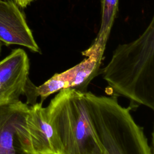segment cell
Segmentation results:
<instances>
[{
	"label": "cell",
	"instance_id": "obj_1",
	"mask_svg": "<svg viewBox=\"0 0 154 154\" xmlns=\"http://www.w3.org/2000/svg\"><path fill=\"white\" fill-rule=\"evenodd\" d=\"M112 95L130 101L128 108L141 105L154 109V19L135 40L119 45L102 69Z\"/></svg>",
	"mask_w": 154,
	"mask_h": 154
},
{
	"label": "cell",
	"instance_id": "obj_6",
	"mask_svg": "<svg viewBox=\"0 0 154 154\" xmlns=\"http://www.w3.org/2000/svg\"><path fill=\"white\" fill-rule=\"evenodd\" d=\"M29 61L25 51L16 49L0 61V105L19 100L29 79Z\"/></svg>",
	"mask_w": 154,
	"mask_h": 154
},
{
	"label": "cell",
	"instance_id": "obj_11",
	"mask_svg": "<svg viewBox=\"0 0 154 154\" xmlns=\"http://www.w3.org/2000/svg\"><path fill=\"white\" fill-rule=\"evenodd\" d=\"M2 42L0 41V53H1V48H2Z\"/></svg>",
	"mask_w": 154,
	"mask_h": 154
},
{
	"label": "cell",
	"instance_id": "obj_5",
	"mask_svg": "<svg viewBox=\"0 0 154 154\" xmlns=\"http://www.w3.org/2000/svg\"><path fill=\"white\" fill-rule=\"evenodd\" d=\"M28 109L20 100L0 105V154H35L26 125Z\"/></svg>",
	"mask_w": 154,
	"mask_h": 154
},
{
	"label": "cell",
	"instance_id": "obj_9",
	"mask_svg": "<svg viewBox=\"0 0 154 154\" xmlns=\"http://www.w3.org/2000/svg\"><path fill=\"white\" fill-rule=\"evenodd\" d=\"M119 0H101V23L94 42L106 47L118 10Z\"/></svg>",
	"mask_w": 154,
	"mask_h": 154
},
{
	"label": "cell",
	"instance_id": "obj_7",
	"mask_svg": "<svg viewBox=\"0 0 154 154\" xmlns=\"http://www.w3.org/2000/svg\"><path fill=\"white\" fill-rule=\"evenodd\" d=\"M0 41L6 45H17L41 53L24 14L13 0H0Z\"/></svg>",
	"mask_w": 154,
	"mask_h": 154
},
{
	"label": "cell",
	"instance_id": "obj_10",
	"mask_svg": "<svg viewBox=\"0 0 154 154\" xmlns=\"http://www.w3.org/2000/svg\"><path fill=\"white\" fill-rule=\"evenodd\" d=\"M35 0H13V1L20 8H25Z\"/></svg>",
	"mask_w": 154,
	"mask_h": 154
},
{
	"label": "cell",
	"instance_id": "obj_2",
	"mask_svg": "<svg viewBox=\"0 0 154 154\" xmlns=\"http://www.w3.org/2000/svg\"><path fill=\"white\" fill-rule=\"evenodd\" d=\"M46 108L57 154H106L90 121L85 93L61 90Z\"/></svg>",
	"mask_w": 154,
	"mask_h": 154
},
{
	"label": "cell",
	"instance_id": "obj_8",
	"mask_svg": "<svg viewBox=\"0 0 154 154\" xmlns=\"http://www.w3.org/2000/svg\"><path fill=\"white\" fill-rule=\"evenodd\" d=\"M26 125L31 144L35 154H57V144L49 123L46 108L42 103L29 106Z\"/></svg>",
	"mask_w": 154,
	"mask_h": 154
},
{
	"label": "cell",
	"instance_id": "obj_4",
	"mask_svg": "<svg viewBox=\"0 0 154 154\" xmlns=\"http://www.w3.org/2000/svg\"><path fill=\"white\" fill-rule=\"evenodd\" d=\"M105 47L94 42L82 54L86 57L75 66L60 73L54 74L51 78L39 86L35 85L28 79L24 94L26 97V103L34 105L38 97L40 102L51 94L66 88H73L84 93L87 92L88 84L96 76L100 70Z\"/></svg>",
	"mask_w": 154,
	"mask_h": 154
},
{
	"label": "cell",
	"instance_id": "obj_3",
	"mask_svg": "<svg viewBox=\"0 0 154 154\" xmlns=\"http://www.w3.org/2000/svg\"><path fill=\"white\" fill-rule=\"evenodd\" d=\"M85 96L90 121L106 154H153L143 129L117 97L90 91Z\"/></svg>",
	"mask_w": 154,
	"mask_h": 154
}]
</instances>
